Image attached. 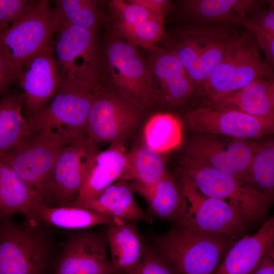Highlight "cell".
Listing matches in <instances>:
<instances>
[{
	"mask_svg": "<svg viewBox=\"0 0 274 274\" xmlns=\"http://www.w3.org/2000/svg\"><path fill=\"white\" fill-rule=\"evenodd\" d=\"M56 251L50 226L0 216V274H52Z\"/></svg>",
	"mask_w": 274,
	"mask_h": 274,
	"instance_id": "1",
	"label": "cell"
},
{
	"mask_svg": "<svg viewBox=\"0 0 274 274\" xmlns=\"http://www.w3.org/2000/svg\"><path fill=\"white\" fill-rule=\"evenodd\" d=\"M151 246L161 253L179 274H211L237 241L228 234L176 226L152 235Z\"/></svg>",
	"mask_w": 274,
	"mask_h": 274,
	"instance_id": "2",
	"label": "cell"
},
{
	"mask_svg": "<svg viewBox=\"0 0 274 274\" xmlns=\"http://www.w3.org/2000/svg\"><path fill=\"white\" fill-rule=\"evenodd\" d=\"M247 32L246 29L222 28H190L179 31L169 50L192 79L194 93H201L217 66Z\"/></svg>",
	"mask_w": 274,
	"mask_h": 274,
	"instance_id": "3",
	"label": "cell"
},
{
	"mask_svg": "<svg viewBox=\"0 0 274 274\" xmlns=\"http://www.w3.org/2000/svg\"><path fill=\"white\" fill-rule=\"evenodd\" d=\"M62 18L48 0H33L23 15L0 33V51L19 74L31 58L51 46Z\"/></svg>",
	"mask_w": 274,
	"mask_h": 274,
	"instance_id": "4",
	"label": "cell"
},
{
	"mask_svg": "<svg viewBox=\"0 0 274 274\" xmlns=\"http://www.w3.org/2000/svg\"><path fill=\"white\" fill-rule=\"evenodd\" d=\"M96 86L61 80L52 99L40 111L27 117L29 130L60 139L67 144L83 135L86 133L87 118Z\"/></svg>",
	"mask_w": 274,
	"mask_h": 274,
	"instance_id": "5",
	"label": "cell"
},
{
	"mask_svg": "<svg viewBox=\"0 0 274 274\" xmlns=\"http://www.w3.org/2000/svg\"><path fill=\"white\" fill-rule=\"evenodd\" d=\"M179 170L202 194L225 201L252 223L261 221L268 213L271 204L266 197L230 175L185 156Z\"/></svg>",
	"mask_w": 274,
	"mask_h": 274,
	"instance_id": "6",
	"label": "cell"
},
{
	"mask_svg": "<svg viewBox=\"0 0 274 274\" xmlns=\"http://www.w3.org/2000/svg\"><path fill=\"white\" fill-rule=\"evenodd\" d=\"M101 64L100 81L108 82L107 87L146 110L159 105L146 63L136 47L123 39L113 40L107 45Z\"/></svg>",
	"mask_w": 274,
	"mask_h": 274,
	"instance_id": "7",
	"label": "cell"
},
{
	"mask_svg": "<svg viewBox=\"0 0 274 274\" xmlns=\"http://www.w3.org/2000/svg\"><path fill=\"white\" fill-rule=\"evenodd\" d=\"M93 94L86 134L97 145L125 144L140 128L146 109L101 84Z\"/></svg>",
	"mask_w": 274,
	"mask_h": 274,
	"instance_id": "8",
	"label": "cell"
},
{
	"mask_svg": "<svg viewBox=\"0 0 274 274\" xmlns=\"http://www.w3.org/2000/svg\"><path fill=\"white\" fill-rule=\"evenodd\" d=\"M96 32L62 20L53 43L61 80L90 87L100 83L101 58Z\"/></svg>",
	"mask_w": 274,
	"mask_h": 274,
	"instance_id": "9",
	"label": "cell"
},
{
	"mask_svg": "<svg viewBox=\"0 0 274 274\" xmlns=\"http://www.w3.org/2000/svg\"><path fill=\"white\" fill-rule=\"evenodd\" d=\"M180 174L182 205L176 226L224 233L235 239L244 235L252 222L225 201L202 194L186 176Z\"/></svg>",
	"mask_w": 274,
	"mask_h": 274,
	"instance_id": "10",
	"label": "cell"
},
{
	"mask_svg": "<svg viewBox=\"0 0 274 274\" xmlns=\"http://www.w3.org/2000/svg\"><path fill=\"white\" fill-rule=\"evenodd\" d=\"M99 151L86 133L62 147L49 175L36 191L43 204L52 207L69 206Z\"/></svg>",
	"mask_w": 274,
	"mask_h": 274,
	"instance_id": "11",
	"label": "cell"
},
{
	"mask_svg": "<svg viewBox=\"0 0 274 274\" xmlns=\"http://www.w3.org/2000/svg\"><path fill=\"white\" fill-rule=\"evenodd\" d=\"M267 77H273V71L262 58L255 38L248 30L214 71L200 94L206 101Z\"/></svg>",
	"mask_w": 274,
	"mask_h": 274,
	"instance_id": "12",
	"label": "cell"
},
{
	"mask_svg": "<svg viewBox=\"0 0 274 274\" xmlns=\"http://www.w3.org/2000/svg\"><path fill=\"white\" fill-rule=\"evenodd\" d=\"M255 143L251 140L199 133L189 141L184 156L230 175L255 188L250 173Z\"/></svg>",
	"mask_w": 274,
	"mask_h": 274,
	"instance_id": "13",
	"label": "cell"
},
{
	"mask_svg": "<svg viewBox=\"0 0 274 274\" xmlns=\"http://www.w3.org/2000/svg\"><path fill=\"white\" fill-rule=\"evenodd\" d=\"M104 232L70 230L54 262L52 274H115L107 254Z\"/></svg>",
	"mask_w": 274,
	"mask_h": 274,
	"instance_id": "14",
	"label": "cell"
},
{
	"mask_svg": "<svg viewBox=\"0 0 274 274\" xmlns=\"http://www.w3.org/2000/svg\"><path fill=\"white\" fill-rule=\"evenodd\" d=\"M66 145L58 138L29 130L0 158L37 191L49 175L61 148Z\"/></svg>",
	"mask_w": 274,
	"mask_h": 274,
	"instance_id": "15",
	"label": "cell"
},
{
	"mask_svg": "<svg viewBox=\"0 0 274 274\" xmlns=\"http://www.w3.org/2000/svg\"><path fill=\"white\" fill-rule=\"evenodd\" d=\"M185 122L190 129L198 133L245 140L257 139L274 130L273 118L204 106L189 110L185 115Z\"/></svg>",
	"mask_w": 274,
	"mask_h": 274,
	"instance_id": "16",
	"label": "cell"
},
{
	"mask_svg": "<svg viewBox=\"0 0 274 274\" xmlns=\"http://www.w3.org/2000/svg\"><path fill=\"white\" fill-rule=\"evenodd\" d=\"M61 80L53 44L23 65L17 82L22 91L27 117L40 111L52 99L58 90Z\"/></svg>",
	"mask_w": 274,
	"mask_h": 274,
	"instance_id": "17",
	"label": "cell"
},
{
	"mask_svg": "<svg viewBox=\"0 0 274 274\" xmlns=\"http://www.w3.org/2000/svg\"><path fill=\"white\" fill-rule=\"evenodd\" d=\"M146 63L159 104L169 107L183 105L194 93L193 81L169 49L154 48Z\"/></svg>",
	"mask_w": 274,
	"mask_h": 274,
	"instance_id": "18",
	"label": "cell"
},
{
	"mask_svg": "<svg viewBox=\"0 0 274 274\" xmlns=\"http://www.w3.org/2000/svg\"><path fill=\"white\" fill-rule=\"evenodd\" d=\"M257 0H187L183 1L185 13L194 22L192 28H246L247 17L263 6Z\"/></svg>",
	"mask_w": 274,
	"mask_h": 274,
	"instance_id": "19",
	"label": "cell"
},
{
	"mask_svg": "<svg viewBox=\"0 0 274 274\" xmlns=\"http://www.w3.org/2000/svg\"><path fill=\"white\" fill-rule=\"evenodd\" d=\"M125 144L115 143L99 151L91 160L78 194L67 206L78 207L120 180L126 166Z\"/></svg>",
	"mask_w": 274,
	"mask_h": 274,
	"instance_id": "20",
	"label": "cell"
},
{
	"mask_svg": "<svg viewBox=\"0 0 274 274\" xmlns=\"http://www.w3.org/2000/svg\"><path fill=\"white\" fill-rule=\"evenodd\" d=\"M274 244V217H270L256 233L237 240L211 274H251L268 249Z\"/></svg>",
	"mask_w": 274,
	"mask_h": 274,
	"instance_id": "21",
	"label": "cell"
},
{
	"mask_svg": "<svg viewBox=\"0 0 274 274\" xmlns=\"http://www.w3.org/2000/svg\"><path fill=\"white\" fill-rule=\"evenodd\" d=\"M203 106L274 119L273 77L256 80L233 92L206 101Z\"/></svg>",
	"mask_w": 274,
	"mask_h": 274,
	"instance_id": "22",
	"label": "cell"
},
{
	"mask_svg": "<svg viewBox=\"0 0 274 274\" xmlns=\"http://www.w3.org/2000/svg\"><path fill=\"white\" fill-rule=\"evenodd\" d=\"M134 221L116 218L105 225L110 263L115 274H128L138 266L145 252L144 244Z\"/></svg>",
	"mask_w": 274,
	"mask_h": 274,
	"instance_id": "23",
	"label": "cell"
},
{
	"mask_svg": "<svg viewBox=\"0 0 274 274\" xmlns=\"http://www.w3.org/2000/svg\"><path fill=\"white\" fill-rule=\"evenodd\" d=\"M129 182L119 180L78 207L114 218L152 222V218L136 202Z\"/></svg>",
	"mask_w": 274,
	"mask_h": 274,
	"instance_id": "24",
	"label": "cell"
},
{
	"mask_svg": "<svg viewBox=\"0 0 274 274\" xmlns=\"http://www.w3.org/2000/svg\"><path fill=\"white\" fill-rule=\"evenodd\" d=\"M134 193L146 201L150 213L164 220H178L182 205V194L178 183L167 170L156 183L145 185L129 182Z\"/></svg>",
	"mask_w": 274,
	"mask_h": 274,
	"instance_id": "25",
	"label": "cell"
},
{
	"mask_svg": "<svg viewBox=\"0 0 274 274\" xmlns=\"http://www.w3.org/2000/svg\"><path fill=\"white\" fill-rule=\"evenodd\" d=\"M42 203L36 191L0 158V216L21 213L31 219Z\"/></svg>",
	"mask_w": 274,
	"mask_h": 274,
	"instance_id": "26",
	"label": "cell"
},
{
	"mask_svg": "<svg viewBox=\"0 0 274 274\" xmlns=\"http://www.w3.org/2000/svg\"><path fill=\"white\" fill-rule=\"evenodd\" d=\"M116 219L81 207H52L42 203L35 210L30 219L42 222L50 227L76 230L100 225H107Z\"/></svg>",
	"mask_w": 274,
	"mask_h": 274,
	"instance_id": "27",
	"label": "cell"
},
{
	"mask_svg": "<svg viewBox=\"0 0 274 274\" xmlns=\"http://www.w3.org/2000/svg\"><path fill=\"white\" fill-rule=\"evenodd\" d=\"M24 106L20 93L6 92L0 99V157L29 131L28 121L22 115Z\"/></svg>",
	"mask_w": 274,
	"mask_h": 274,
	"instance_id": "28",
	"label": "cell"
},
{
	"mask_svg": "<svg viewBox=\"0 0 274 274\" xmlns=\"http://www.w3.org/2000/svg\"><path fill=\"white\" fill-rule=\"evenodd\" d=\"M166 170L160 153L143 140L126 152V166L120 180L151 185L158 181Z\"/></svg>",
	"mask_w": 274,
	"mask_h": 274,
	"instance_id": "29",
	"label": "cell"
},
{
	"mask_svg": "<svg viewBox=\"0 0 274 274\" xmlns=\"http://www.w3.org/2000/svg\"><path fill=\"white\" fill-rule=\"evenodd\" d=\"M182 134V125L176 116L169 113H158L146 122L143 141L148 147L160 153L179 146Z\"/></svg>",
	"mask_w": 274,
	"mask_h": 274,
	"instance_id": "30",
	"label": "cell"
},
{
	"mask_svg": "<svg viewBox=\"0 0 274 274\" xmlns=\"http://www.w3.org/2000/svg\"><path fill=\"white\" fill-rule=\"evenodd\" d=\"M254 187L271 204L274 195V143L255 142L250 167Z\"/></svg>",
	"mask_w": 274,
	"mask_h": 274,
	"instance_id": "31",
	"label": "cell"
},
{
	"mask_svg": "<svg viewBox=\"0 0 274 274\" xmlns=\"http://www.w3.org/2000/svg\"><path fill=\"white\" fill-rule=\"evenodd\" d=\"M52 2L68 23L96 31L101 20L97 1L91 0H56Z\"/></svg>",
	"mask_w": 274,
	"mask_h": 274,
	"instance_id": "32",
	"label": "cell"
},
{
	"mask_svg": "<svg viewBox=\"0 0 274 274\" xmlns=\"http://www.w3.org/2000/svg\"><path fill=\"white\" fill-rule=\"evenodd\" d=\"M163 16L158 14L134 25H118V30L122 38L135 47L152 50L163 36Z\"/></svg>",
	"mask_w": 274,
	"mask_h": 274,
	"instance_id": "33",
	"label": "cell"
},
{
	"mask_svg": "<svg viewBox=\"0 0 274 274\" xmlns=\"http://www.w3.org/2000/svg\"><path fill=\"white\" fill-rule=\"evenodd\" d=\"M128 274H179L170 262L152 246L147 245L141 260Z\"/></svg>",
	"mask_w": 274,
	"mask_h": 274,
	"instance_id": "34",
	"label": "cell"
},
{
	"mask_svg": "<svg viewBox=\"0 0 274 274\" xmlns=\"http://www.w3.org/2000/svg\"><path fill=\"white\" fill-rule=\"evenodd\" d=\"M112 4L121 15L122 21L118 24L120 26L134 25L158 15L129 1H113Z\"/></svg>",
	"mask_w": 274,
	"mask_h": 274,
	"instance_id": "35",
	"label": "cell"
},
{
	"mask_svg": "<svg viewBox=\"0 0 274 274\" xmlns=\"http://www.w3.org/2000/svg\"><path fill=\"white\" fill-rule=\"evenodd\" d=\"M267 7L263 6L250 14L246 27L251 33L260 32L274 35V2L269 1Z\"/></svg>",
	"mask_w": 274,
	"mask_h": 274,
	"instance_id": "36",
	"label": "cell"
},
{
	"mask_svg": "<svg viewBox=\"0 0 274 274\" xmlns=\"http://www.w3.org/2000/svg\"><path fill=\"white\" fill-rule=\"evenodd\" d=\"M33 0H0V33L18 20Z\"/></svg>",
	"mask_w": 274,
	"mask_h": 274,
	"instance_id": "37",
	"label": "cell"
},
{
	"mask_svg": "<svg viewBox=\"0 0 274 274\" xmlns=\"http://www.w3.org/2000/svg\"><path fill=\"white\" fill-rule=\"evenodd\" d=\"M255 38L259 49L264 55L265 62L273 71L274 66V35L260 32L251 33Z\"/></svg>",
	"mask_w": 274,
	"mask_h": 274,
	"instance_id": "38",
	"label": "cell"
},
{
	"mask_svg": "<svg viewBox=\"0 0 274 274\" xmlns=\"http://www.w3.org/2000/svg\"><path fill=\"white\" fill-rule=\"evenodd\" d=\"M18 77L17 73L0 51V96L6 92L12 83L17 81Z\"/></svg>",
	"mask_w": 274,
	"mask_h": 274,
	"instance_id": "39",
	"label": "cell"
},
{
	"mask_svg": "<svg viewBox=\"0 0 274 274\" xmlns=\"http://www.w3.org/2000/svg\"><path fill=\"white\" fill-rule=\"evenodd\" d=\"M251 274H274V244L266 251Z\"/></svg>",
	"mask_w": 274,
	"mask_h": 274,
	"instance_id": "40",
	"label": "cell"
},
{
	"mask_svg": "<svg viewBox=\"0 0 274 274\" xmlns=\"http://www.w3.org/2000/svg\"><path fill=\"white\" fill-rule=\"evenodd\" d=\"M129 2L140 5L150 11L163 16L169 2L165 0H132Z\"/></svg>",
	"mask_w": 274,
	"mask_h": 274,
	"instance_id": "41",
	"label": "cell"
}]
</instances>
